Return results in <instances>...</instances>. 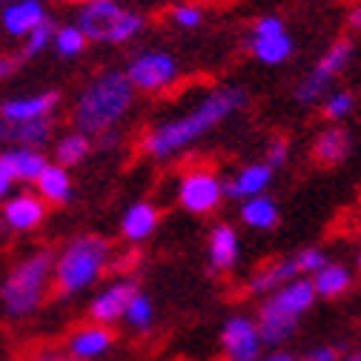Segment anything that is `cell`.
Returning <instances> with one entry per match:
<instances>
[{"label":"cell","mask_w":361,"mask_h":361,"mask_svg":"<svg viewBox=\"0 0 361 361\" xmlns=\"http://www.w3.org/2000/svg\"><path fill=\"white\" fill-rule=\"evenodd\" d=\"M123 319H126V324L132 330L147 333L155 324V307H152V301L144 293H135L132 301H129V307H126V312H123Z\"/></svg>","instance_id":"obj_28"},{"label":"cell","mask_w":361,"mask_h":361,"mask_svg":"<svg viewBox=\"0 0 361 361\" xmlns=\"http://www.w3.org/2000/svg\"><path fill=\"white\" fill-rule=\"evenodd\" d=\"M341 361H361L358 355H347V358H341Z\"/></svg>","instance_id":"obj_41"},{"label":"cell","mask_w":361,"mask_h":361,"mask_svg":"<svg viewBox=\"0 0 361 361\" xmlns=\"http://www.w3.org/2000/svg\"><path fill=\"white\" fill-rule=\"evenodd\" d=\"M353 61V43L350 40H336L333 47L324 52V58L315 63V69L298 83L295 98L301 104H315V98L324 95V89L333 83V78H338Z\"/></svg>","instance_id":"obj_7"},{"label":"cell","mask_w":361,"mask_h":361,"mask_svg":"<svg viewBox=\"0 0 361 361\" xmlns=\"http://www.w3.org/2000/svg\"><path fill=\"white\" fill-rule=\"evenodd\" d=\"M172 20H175V26H180V29H195V26H201L204 12H201L198 6H175V9H172Z\"/></svg>","instance_id":"obj_33"},{"label":"cell","mask_w":361,"mask_h":361,"mask_svg":"<svg viewBox=\"0 0 361 361\" xmlns=\"http://www.w3.org/2000/svg\"><path fill=\"white\" fill-rule=\"evenodd\" d=\"M61 95L58 92H40V95H20L0 104V121L26 123V121H47L55 115Z\"/></svg>","instance_id":"obj_12"},{"label":"cell","mask_w":361,"mask_h":361,"mask_svg":"<svg viewBox=\"0 0 361 361\" xmlns=\"http://www.w3.org/2000/svg\"><path fill=\"white\" fill-rule=\"evenodd\" d=\"M55 23L47 18V20H43L40 26H35L26 37H23V55L26 58H37L40 52H47L49 47H52V40H55Z\"/></svg>","instance_id":"obj_30"},{"label":"cell","mask_w":361,"mask_h":361,"mask_svg":"<svg viewBox=\"0 0 361 361\" xmlns=\"http://www.w3.org/2000/svg\"><path fill=\"white\" fill-rule=\"evenodd\" d=\"M121 15H123V6L118 0H83L75 26L86 35V40L112 43Z\"/></svg>","instance_id":"obj_9"},{"label":"cell","mask_w":361,"mask_h":361,"mask_svg":"<svg viewBox=\"0 0 361 361\" xmlns=\"http://www.w3.org/2000/svg\"><path fill=\"white\" fill-rule=\"evenodd\" d=\"M109 264V241L101 235H78L72 238L63 252L52 264V279L58 287V295L69 298L80 290L92 287Z\"/></svg>","instance_id":"obj_3"},{"label":"cell","mask_w":361,"mask_h":361,"mask_svg":"<svg viewBox=\"0 0 361 361\" xmlns=\"http://www.w3.org/2000/svg\"><path fill=\"white\" fill-rule=\"evenodd\" d=\"M155 230H158V209H155L149 201H138V204H132V207L123 212L121 233H123V238H126L129 244L147 241Z\"/></svg>","instance_id":"obj_19"},{"label":"cell","mask_w":361,"mask_h":361,"mask_svg":"<svg viewBox=\"0 0 361 361\" xmlns=\"http://www.w3.org/2000/svg\"><path fill=\"white\" fill-rule=\"evenodd\" d=\"M238 233L233 227H227V224H221V227L212 230L209 235V261L215 269H233L235 261H238Z\"/></svg>","instance_id":"obj_24"},{"label":"cell","mask_w":361,"mask_h":361,"mask_svg":"<svg viewBox=\"0 0 361 361\" xmlns=\"http://www.w3.org/2000/svg\"><path fill=\"white\" fill-rule=\"evenodd\" d=\"M43 218H47V204H43L37 195H32V192L12 195L4 204V227L6 230L29 233V230H37L40 227Z\"/></svg>","instance_id":"obj_14"},{"label":"cell","mask_w":361,"mask_h":361,"mask_svg":"<svg viewBox=\"0 0 361 361\" xmlns=\"http://www.w3.org/2000/svg\"><path fill=\"white\" fill-rule=\"evenodd\" d=\"M241 221L252 230H273L279 224V204L267 195H255V198L244 201Z\"/></svg>","instance_id":"obj_26"},{"label":"cell","mask_w":361,"mask_h":361,"mask_svg":"<svg viewBox=\"0 0 361 361\" xmlns=\"http://www.w3.org/2000/svg\"><path fill=\"white\" fill-rule=\"evenodd\" d=\"M298 267H295V258H287V261H276L269 267H261L258 273L250 279V293L255 295H264V293H276L279 287H284L287 281L298 279Z\"/></svg>","instance_id":"obj_23"},{"label":"cell","mask_w":361,"mask_h":361,"mask_svg":"<svg viewBox=\"0 0 361 361\" xmlns=\"http://www.w3.org/2000/svg\"><path fill=\"white\" fill-rule=\"evenodd\" d=\"M86 35L78 29V26H61L55 29V40H52V47L58 49V55L63 58H78L83 49H86Z\"/></svg>","instance_id":"obj_29"},{"label":"cell","mask_w":361,"mask_h":361,"mask_svg":"<svg viewBox=\"0 0 361 361\" xmlns=\"http://www.w3.org/2000/svg\"><path fill=\"white\" fill-rule=\"evenodd\" d=\"M138 293V284L129 281V279H121V281H112L109 287H104L92 304H89V315H92L95 324H115L118 319H123V312L132 301V295Z\"/></svg>","instance_id":"obj_11"},{"label":"cell","mask_w":361,"mask_h":361,"mask_svg":"<svg viewBox=\"0 0 361 361\" xmlns=\"http://www.w3.org/2000/svg\"><path fill=\"white\" fill-rule=\"evenodd\" d=\"M353 106H355V98H353L350 92H336V95L327 98L324 115H327L330 121H341V118H347V115L353 112Z\"/></svg>","instance_id":"obj_31"},{"label":"cell","mask_w":361,"mask_h":361,"mask_svg":"<svg viewBox=\"0 0 361 361\" xmlns=\"http://www.w3.org/2000/svg\"><path fill=\"white\" fill-rule=\"evenodd\" d=\"M264 361H295L290 353H273V355H269V358H264Z\"/></svg>","instance_id":"obj_39"},{"label":"cell","mask_w":361,"mask_h":361,"mask_svg":"<svg viewBox=\"0 0 361 361\" xmlns=\"http://www.w3.org/2000/svg\"><path fill=\"white\" fill-rule=\"evenodd\" d=\"M132 83L135 92H161L166 89L175 78H178V61L169 52L152 49V52H141L138 58H132V63L123 72Z\"/></svg>","instance_id":"obj_6"},{"label":"cell","mask_w":361,"mask_h":361,"mask_svg":"<svg viewBox=\"0 0 361 361\" xmlns=\"http://www.w3.org/2000/svg\"><path fill=\"white\" fill-rule=\"evenodd\" d=\"M247 101H250V95L238 86L215 89V92L207 95L192 112L149 129L141 141V149H144V155H149L155 161H166V158L178 155L180 149H187L195 141H201L218 123H224L230 115H235Z\"/></svg>","instance_id":"obj_1"},{"label":"cell","mask_w":361,"mask_h":361,"mask_svg":"<svg viewBox=\"0 0 361 361\" xmlns=\"http://www.w3.org/2000/svg\"><path fill=\"white\" fill-rule=\"evenodd\" d=\"M37 361H66V358H61V355H55V353H47V355H40Z\"/></svg>","instance_id":"obj_40"},{"label":"cell","mask_w":361,"mask_h":361,"mask_svg":"<svg viewBox=\"0 0 361 361\" xmlns=\"http://www.w3.org/2000/svg\"><path fill=\"white\" fill-rule=\"evenodd\" d=\"M221 347L230 361H258L261 350H264L255 322L244 319V315H233V319L221 327Z\"/></svg>","instance_id":"obj_10"},{"label":"cell","mask_w":361,"mask_h":361,"mask_svg":"<svg viewBox=\"0 0 361 361\" xmlns=\"http://www.w3.org/2000/svg\"><path fill=\"white\" fill-rule=\"evenodd\" d=\"M66 361H80V358H66Z\"/></svg>","instance_id":"obj_42"},{"label":"cell","mask_w":361,"mask_h":361,"mask_svg":"<svg viewBox=\"0 0 361 361\" xmlns=\"http://www.w3.org/2000/svg\"><path fill=\"white\" fill-rule=\"evenodd\" d=\"M43 20H47V6L40 0H9L6 9L0 12V26L12 37H26Z\"/></svg>","instance_id":"obj_15"},{"label":"cell","mask_w":361,"mask_h":361,"mask_svg":"<svg viewBox=\"0 0 361 361\" xmlns=\"http://www.w3.org/2000/svg\"><path fill=\"white\" fill-rule=\"evenodd\" d=\"M112 341L115 338L106 324H86L72 333L69 353H72V358H80V361H95L98 355H104L112 347Z\"/></svg>","instance_id":"obj_17"},{"label":"cell","mask_w":361,"mask_h":361,"mask_svg":"<svg viewBox=\"0 0 361 361\" xmlns=\"http://www.w3.org/2000/svg\"><path fill=\"white\" fill-rule=\"evenodd\" d=\"M89 149H92V141H89V135H83V132H69V135H63V138L55 144V164H61V166H78L86 155H89Z\"/></svg>","instance_id":"obj_27"},{"label":"cell","mask_w":361,"mask_h":361,"mask_svg":"<svg viewBox=\"0 0 361 361\" xmlns=\"http://www.w3.org/2000/svg\"><path fill=\"white\" fill-rule=\"evenodd\" d=\"M312 301H315V290L310 279H293L276 293H269V298L258 310V322H255L261 344H269V347L284 344L295 333L301 315L312 307Z\"/></svg>","instance_id":"obj_4"},{"label":"cell","mask_w":361,"mask_h":361,"mask_svg":"<svg viewBox=\"0 0 361 361\" xmlns=\"http://www.w3.org/2000/svg\"><path fill=\"white\" fill-rule=\"evenodd\" d=\"M224 198V184L221 178L212 169H190L180 178V187H178V201L187 212L192 215H207L212 212Z\"/></svg>","instance_id":"obj_8"},{"label":"cell","mask_w":361,"mask_h":361,"mask_svg":"<svg viewBox=\"0 0 361 361\" xmlns=\"http://www.w3.org/2000/svg\"><path fill=\"white\" fill-rule=\"evenodd\" d=\"M49 138H52V118H47V121H26V123L0 121V144H6V147L40 149Z\"/></svg>","instance_id":"obj_16"},{"label":"cell","mask_w":361,"mask_h":361,"mask_svg":"<svg viewBox=\"0 0 361 361\" xmlns=\"http://www.w3.org/2000/svg\"><path fill=\"white\" fill-rule=\"evenodd\" d=\"M47 155L40 149L32 147H6L0 152V172H4L12 184L20 180V184H35L37 175L47 169Z\"/></svg>","instance_id":"obj_13"},{"label":"cell","mask_w":361,"mask_h":361,"mask_svg":"<svg viewBox=\"0 0 361 361\" xmlns=\"http://www.w3.org/2000/svg\"><path fill=\"white\" fill-rule=\"evenodd\" d=\"M304 361H338V353L333 347H315L304 355Z\"/></svg>","instance_id":"obj_35"},{"label":"cell","mask_w":361,"mask_h":361,"mask_svg":"<svg viewBox=\"0 0 361 361\" xmlns=\"http://www.w3.org/2000/svg\"><path fill=\"white\" fill-rule=\"evenodd\" d=\"M35 187L43 204H66L72 198V175L61 164H47V169L37 175Z\"/></svg>","instance_id":"obj_20"},{"label":"cell","mask_w":361,"mask_h":361,"mask_svg":"<svg viewBox=\"0 0 361 361\" xmlns=\"http://www.w3.org/2000/svg\"><path fill=\"white\" fill-rule=\"evenodd\" d=\"M350 147H353L350 132L341 129V126H330L319 135V141H315V147H312V158L319 164H324V166H338V164L347 161Z\"/></svg>","instance_id":"obj_21"},{"label":"cell","mask_w":361,"mask_h":361,"mask_svg":"<svg viewBox=\"0 0 361 361\" xmlns=\"http://www.w3.org/2000/svg\"><path fill=\"white\" fill-rule=\"evenodd\" d=\"M269 180H273V169L267 164H250L230 180V184H224V195L238 198V201H250L255 195H264Z\"/></svg>","instance_id":"obj_18"},{"label":"cell","mask_w":361,"mask_h":361,"mask_svg":"<svg viewBox=\"0 0 361 361\" xmlns=\"http://www.w3.org/2000/svg\"><path fill=\"white\" fill-rule=\"evenodd\" d=\"M350 26H353L355 32H361V6L353 9V15H350Z\"/></svg>","instance_id":"obj_38"},{"label":"cell","mask_w":361,"mask_h":361,"mask_svg":"<svg viewBox=\"0 0 361 361\" xmlns=\"http://www.w3.org/2000/svg\"><path fill=\"white\" fill-rule=\"evenodd\" d=\"M264 164L273 169V172L287 164V141H284V138H276L273 144L267 147V161H264Z\"/></svg>","instance_id":"obj_34"},{"label":"cell","mask_w":361,"mask_h":361,"mask_svg":"<svg viewBox=\"0 0 361 361\" xmlns=\"http://www.w3.org/2000/svg\"><path fill=\"white\" fill-rule=\"evenodd\" d=\"M135 104V89L129 83V78L118 69H109L104 75H98L89 83L72 112L75 129L83 135H104L109 129H115L132 109Z\"/></svg>","instance_id":"obj_2"},{"label":"cell","mask_w":361,"mask_h":361,"mask_svg":"<svg viewBox=\"0 0 361 361\" xmlns=\"http://www.w3.org/2000/svg\"><path fill=\"white\" fill-rule=\"evenodd\" d=\"M52 252H35L9 269V276L0 284V304L9 319H26L43 304L52 281Z\"/></svg>","instance_id":"obj_5"},{"label":"cell","mask_w":361,"mask_h":361,"mask_svg":"<svg viewBox=\"0 0 361 361\" xmlns=\"http://www.w3.org/2000/svg\"><path fill=\"white\" fill-rule=\"evenodd\" d=\"M358 267H361V255H358Z\"/></svg>","instance_id":"obj_43"},{"label":"cell","mask_w":361,"mask_h":361,"mask_svg":"<svg viewBox=\"0 0 361 361\" xmlns=\"http://www.w3.org/2000/svg\"><path fill=\"white\" fill-rule=\"evenodd\" d=\"M350 284H353V276L344 264H324L312 279V290L322 298H338L350 290Z\"/></svg>","instance_id":"obj_25"},{"label":"cell","mask_w":361,"mask_h":361,"mask_svg":"<svg viewBox=\"0 0 361 361\" xmlns=\"http://www.w3.org/2000/svg\"><path fill=\"white\" fill-rule=\"evenodd\" d=\"M358 358H361V355H358Z\"/></svg>","instance_id":"obj_45"},{"label":"cell","mask_w":361,"mask_h":361,"mask_svg":"<svg viewBox=\"0 0 361 361\" xmlns=\"http://www.w3.org/2000/svg\"><path fill=\"white\" fill-rule=\"evenodd\" d=\"M250 49H252V55H255L261 63H267V66H279V63H284V61L293 55L295 43H293V37H290L287 32H276V35H252V37H250Z\"/></svg>","instance_id":"obj_22"},{"label":"cell","mask_w":361,"mask_h":361,"mask_svg":"<svg viewBox=\"0 0 361 361\" xmlns=\"http://www.w3.org/2000/svg\"><path fill=\"white\" fill-rule=\"evenodd\" d=\"M69 4H78V0H69Z\"/></svg>","instance_id":"obj_44"},{"label":"cell","mask_w":361,"mask_h":361,"mask_svg":"<svg viewBox=\"0 0 361 361\" xmlns=\"http://www.w3.org/2000/svg\"><path fill=\"white\" fill-rule=\"evenodd\" d=\"M9 192H12V180H9L4 172H0V201L9 198Z\"/></svg>","instance_id":"obj_37"},{"label":"cell","mask_w":361,"mask_h":361,"mask_svg":"<svg viewBox=\"0 0 361 361\" xmlns=\"http://www.w3.org/2000/svg\"><path fill=\"white\" fill-rule=\"evenodd\" d=\"M15 66H18V63H15L12 58H0V80H6V78L15 72Z\"/></svg>","instance_id":"obj_36"},{"label":"cell","mask_w":361,"mask_h":361,"mask_svg":"<svg viewBox=\"0 0 361 361\" xmlns=\"http://www.w3.org/2000/svg\"><path fill=\"white\" fill-rule=\"evenodd\" d=\"M327 264V255L322 250H315V247H307L295 255V267H298V273H319V269Z\"/></svg>","instance_id":"obj_32"}]
</instances>
